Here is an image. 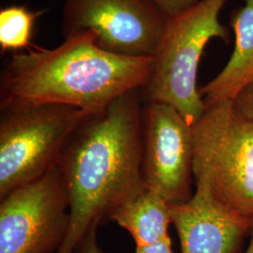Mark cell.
<instances>
[{"instance_id":"cell-1","label":"cell","mask_w":253,"mask_h":253,"mask_svg":"<svg viewBox=\"0 0 253 253\" xmlns=\"http://www.w3.org/2000/svg\"><path fill=\"white\" fill-rule=\"evenodd\" d=\"M141 90L92 115L75 131L57 163L70 202V227L57 253H71L84 235L145 190Z\"/></svg>"},{"instance_id":"cell-2","label":"cell","mask_w":253,"mask_h":253,"mask_svg":"<svg viewBox=\"0 0 253 253\" xmlns=\"http://www.w3.org/2000/svg\"><path fill=\"white\" fill-rule=\"evenodd\" d=\"M152 57L112 54L89 33L66 38L54 49L14 53L1 73V97L102 112L120 96L142 90L151 78Z\"/></svg>"},{"instance_id":"cell-3","label":"cell","mask_w":253,"mask_h":253,"mask_svg":"<svg viewBox=\"0 0 253 253\" xmlns=\"http://www.w3.org/2000/svg\"><path fill=\"white\" fill-rule=\"evenodd\" d=\"M89 113L10 97L0 101V198L55 166Z\"/></svg>"},{"instance_id":"cell-4","label":"cell","mask_w":253,"mask_h":253,"mask_svg":"<svg viewBox=\"0 0 253 253\" xmlns=\"http://www.w3.org/2000/svg\"><path fill=\"white\" fill-rule=\"evenodd\" d=\"M228 0H200L192 8L167 19L153 55V71L141 90L145 102H161L175 109L193 126L206 111L197 87L200 60L215 38L227 42L229 30L219 22Z\"/></svg>"},{"instance_id":"cell-5","label":"cell","mask_w":253,"mask_h":253,"mask_svg":"<svg viewBox=\"0 0 253 253\" xmlns=\"http://www.w3.org/2000/svg\"><path fill=\"white\" fill-rule=\"evenodd\" d=\"M193 178L236 213L253 219V123L233 100L206 107L192 126Z\"/></svg>"},{"instance_id":"cell-6","label":"cell","mask_w":253,"mask_h":253,"mask_svg":"<svg viewBox=\"0 0 253 253\" xmlns=\"http://www.w3.org/2000/svg\"><path fill=\"white\" fill-rule=\"evenodd\" d=\"M69 227L70 202L57 164L0 198V253H57Z\"/></svg>"},{"instance_id":"cell-7","label":"cell","mask_w":253,"mask_h":253,"mask_svg":"<svg viewBox=\"0 0 253 253\" xmlns=\"http://www.w3.org/2000/svg\"><path fill=\"white\" fill-rule=\"evenodd\" d=\"M167 17L147 0H64V38L89 33L112 54L153 57Z\"/></svg>"},{"instance_id":"cell-8","label":"cell","mask_w":253,"mask_h":253,"mask_svg":"<svg viewBox=\"0 0 253 253\" xmlns=\"http://www.w3.org/2000/svg\"><path fill=\"white\" fill-rule=\"evenodd\" d=\"M193 133L169 104L145 102L143 108V179L145 188L169 205L189 202L193 193Z\"/></svg>"},{"instance_id":"cell-9","label":"cell","mask_w":253,"mask_h":253,"mask_svg":"<svg viewBox=\"0 0 253 253\" xmlns=\"http://www.w3.org/2000/svg\"><path fill=\"white\" fill-rule=\"evenodd\" d=\"M191 199L170 205L182 253H238L253 219L221 205L208 187L195 183Z\"/></svg>"},{"instance_id":"cell-10","label":"cell","mask_w":253,"mask_h":253,"mask_svg":"<svg viewBox=\"0 0 253 253\" xmlns=\"http://www.w3.org/2000/svg\"><path fill=\"white\" fill-rule=\"evenodd\" d=\"M230 25L235 33V49L223 70L199 89L206 107L233 100L253 81V0H246L232 12Z\"/></svg>"},{"instance_id":"cell-11","label":"cell","mask_w":253,"mask_h":253,"mask_svg":"<svg viewBox=\"0 0 253 253\" xmlns=\"http://www.w3.org/2000/svg\"><path fill=\"white\" fill-rule=\"evenodd\" d=\"M111 220L132 236L136 247L168 239L172 224L170 205L152 190L145 189L113 214Z\"/></svg>"},{"instance_id":"cell-12","label":"cell","mask_w":253,"mask_h":253,"mask_svg":"<svg viewBox=\"0 0 253 253\" xmlns=\"http://www.w3.org/2000/svg\"><path fill=\"white\" fill-rule=\"evenodd\" d=\"M36 13L26 6L12 5L0 10V47L2 52L26 49L30 40L37 17Z\"/></svg>"},{"instance_id":"cell-13","label":"cell","mask_w":253,"mask_h":253,"mask_svg":"<svg viewBox=\"0 0 253 253\" xmlns=\"http://www.w3.org/2000/svg\"><path fill=\"white\" fill-rule=\"evenodd\" d=\"M233 104L242 118L253 123V81L247 84L235 95Z\"/></svg>"},{"instance_id":"cell-14","label":"cell","mask_w":253,"mask_h":253,"mask_svg":"<svg viewBox=\"0 0 253 253\" xmlns=\"http://www.w3.org/2000/svg\"><path fill=\"white\" fill-rule=\"evenodd\" d=\"M167 18L195 6L200 0H147Z\"/></svg>"},{"instance_id":"cell-15","label":"cell","mask_w":253,"mask_h":253,"mask_svg":"<svg viewBox=\"0 0 253 253\" xmlns=\"http://www.w3.org/2000/svg\"><path fill=\"white\" fill-rule=\"evenodd\" d=\"M97 230L98 228L90 229L74 247L71 253H106L98 243Z\"/></svg>"},{"instance_id":"cell-16","label":"cell","mask_w":253,"mask_h":253,"mask_svg":"<svg viewBox=\"0 0 253 253\" xmlns=\"http://www.w3.org/2000/svg\"><path fill=\"white\" fill-rule=\"evenodd\" d=\"M136 253H173L171 239H164L153 244L136 247Z\"/></svg>"},{"instance_id":"cell-17","label":"cell","mask_w":253,"mask_h":253,"mask_svg":"<svg viewBox=\"0 0 253 253\" xmlns=\"http://www.w3.org/2000/svg\"><path fill=\"white\" fill-rule=\"evenodd\" d=\"M251 234H252V239H251L250 245H249V247H248V249H247V251H246V253H253V221Z\"/></svg>"}]
</instances>
